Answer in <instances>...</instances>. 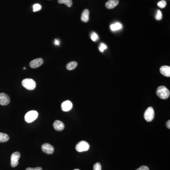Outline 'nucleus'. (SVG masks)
<instances>
[{
    "label": "nucleus",
    "instance_id": "18",
    "mask_svg": "<svg viewBox=\"0 0 170 170\" xmlns=\"http://www.w3.org/2000/svg\"><path fill=\"white\" fill-rule=\"evenodd\" d=\"M58 1L60 4H64L68 7H72V0H58Z\"/></svg>",
    "mask_w": 170,
    "mask_h": 170
},
{
    "label": "nucleus",
    "instance_id": "12",
    "mask_svg": "<svg viewBox=\"0 0 170 170\" xmlns=\"http://www.w3.org/2000/svg\"><path fill=\"white\" fill-rule=\"evenodd\" d=\"M119 0H109L105 3V7L108 9H113L119 4Z\"/></svg>",
    "mask_w": 170,
    "mask_h": 170
},
{
    "label": "nucleus",
    "instance_id": "11",
    "mask_svg": "<svg viewBox=\"0 0 170 170\" xmlns=\"http://www.w3.org/2000/svg\"><path fill=\"white\" fill-rule=\"evenodd\" d=\"M54 129L56 131H61L63 130L65 127L64 124L63 122H61L60 120H57L55 121L53 124Z\"/></svg>",
    "mask_w": 170,
    "mask_h": 170
},
{
    "label": "nucleus",
    "instance_id": "29",
    "mask_svg": "<svg viewBox=\"0 0 170 170\" xmlns=\"http://www.w3.org/2000/svg\"><path fill=\"white\" fill-rule=\"evenodd\" d=\"M74 170H79V169H74Z\"/></svg>",
    "mask_w": 170,
    "mask_h": 170
},
{
    "label": "nucleus",
    "instance_id": "8",
    "mask_svg": "<svg viewBox=\"0 0 170 170\" xmlns=\"http://www.w3.org/2000/svg\"><path fill=\"white\" fill-rule=\"evenodd\" d=\"M42 150L43 152L50 155L54 152V149L51 145L48 143H45L42 146Z\"/></svg>",
    "mask_w": 170,
    "mask_h": 170
},
{
    "label": "nucleus",
    "instance_id": "30",
    "mask_svg": "<svg viewBox=\"0 0 170 170\" xmlns=\"http://www.w3.org/2000/svg\"><path fill=\"white\" fill-rule=\"evenodd\" d=\"M23 69L26 70V68H25V67H24V68H23Z\"/></svg>",
    "mask_w": 170,
    "mask_h": 170
},
{
    "label": "nucleus",
    "instance_id": "25",
    "mask_svg": "<svg viewBox=\"0 0 170 170\" xmlns=\"http://www.w3.org/2000/svg\"><path fill=\"white\" fill-rule=\"evenodd\" d=\"M26 170H43V169L40 167H37L36 168H27Z\"/></svg>",
    "mask_w": 170,
    "mask_h": 170
},
{
    "label": "nucleus",
    "instance_id": "4",
    "mask_svg": "<svg viewBox=\"0 0 170 170\" xmlns=\"http://www.w3.org/2000/svg\"><path fill=\"white\" fill-rule=\"evenodd\" d=\"M89 145L85 141H81L76 146V149L78 152L87 151L89 149Z\"/></svg>",
    "mask_w": 170,
    "mask_h": 170
},
{
    "label": "nucleus",
    "instance_id": "24",
    "mask_svg": "<svg viewBox=\"0 0 170 170\" xmlns=\"http://www.w3.org/2000/svg\"><path fill=\"white\" fill-rule=\"evenodd\" d=\"M107 48V47L106 45L103 44V43H101L100 44V46L99 49V50H100L101 52H103L104 51V50L106 49Z\"/></svg>",
    "mask_w": 170,
    "mask_h": 170
},
{
    "label": "nucleus",
    "instance_id": "3",
    "mask_svg": "<svg viewBox=\"0 0 170 170\" xmlns=\"http://www.w3.org/2000/svg\"><path fill=\"white\" fill-rule=\"evenodd\" d=\"M39 116V113L36 111H30L26 114L25 116V120L27 123H31L33 122L37 119Z\"/></svg>",
    "mask_w": 170,
    "mask_h": 170
},
{
    "label": "nucleus",
    "instance_id": "14",
    "mask_svg": "<svg viewBox=\"0 0 170 170\" xmlns=\"http://www.w3.org/2000/svg\"><path fill=\"white\" fill-rule=\"evenodd\" d=\"M160 73L165 77H170V67L168 66H163L160 69Z\"/></svg>",
    "mask_w": 170,
    "mask_h": 170
},
{
    "label": "nucleus",
    "instance_id": "2",
    "mask_svg": "<svg viewBox=\"0 0 170 170\" xmlns=\"http://www.w3.org/2000/svg\"><path fill=\"white\" fill-rule=\"evenodd\" d=\"M22 86L29 90H33L36 87V83L31 78H25L22 81Z\"/></svg>",
    "mask_w": 170,
    "mask_h": 170
},
{
    "label": "nucleus",
    "instance_id": "15",
    "mask_svg": "<svg viewBox=\"0 0 170 170\" xmlns=\"http://www.w3.org/2000/svg\"><path fill=\"white\" fill-rule=\"evenodd\" d=\"M78 65V63L76 61H71L67 65V69L69 70H72L75 69Z\"/></svg>",
    "mask_w": 170,
    "mask_h": 170
},
{
    "label": "nucleus",
    "instance_id": "5",
    "mask_svg": "<svg viewBox=\"0 0 170 170\" xmlns=\"http://www.w3.org/2000/svg\"><path fill=\"white\" fill-rule=\"evenodd\" d=\"M144 116L146 121L148 122L152 121L155 116V112L153 108L152 107L147 108L146 111H145Z\"/></svg>",
    "mask_w": 170,
    "mask_h": 170
},
{
    "label": "nucleus",
    "instance_id": "21",
    "mask_svg": "<svg viewBox=\"0 0 170 170\" xmlns=\"http://www.w3.org/2000/svg\"><path fill=\"white\" fill-rule=\"evenodd\" d=\"M162 18V13L161 10H157V13H156V19L157 21H160Z\"/></svg>",
    "mask_w": 170,
    "mask_h": 170
},
{
    "label": "nucleus",
    "instance_id": "17",
    "mask_svg": "<svg viewBox=\"0 0 170 170\" xmlns=\"http://www.w3.org/2000/svg\"><path fill=\"white\" fill-rule=\"evenodd\" d=\"M110 28L112 31L118 30L122 28V25L119 22H117L111 24L110 26Z\"/></svg>",
    "mask_w": 170,
    "mask_h": 170
},
{
    "label": "nucleus",
    "instance_id": "19",
    "mask_svg": "<svg viewBox=\"0 0 170 170\" xmlns=\"http://www.w3.org/2000/svg\"><path fill=\"white\" fill-rule=\"evenodd\" d=\"M167 4V3L165 1V0H162L161 1H159L157 3V6H158L159 8L163 9V8H165V6Z\"/></svg>",
    "mask_w": 170,
    "mask_h": 170
},
{
    "label": "nucleus",
    "instance_id": "23",
    "mask_svg": "<svg viewBox=\"0 0 170 170\" xmlns=\"http://www.w3.org/2000/svg\"><path fill=\"white\" fill-rule=\"evenodd\" d=\"M94 170H102V167L100 162H96L94 165Z\"/></svg>",
    "mask_w": 170,
    "mask_h": 170
},
{
    "label": "nucleus",
    "instance_id": "26",
    "mask_svg": "<svg viewBox=\"0 0 170 170\" xmlns=\"http://www.w3.org/2000/svg\"><path fill=\"white\" fill-rule=\"evenodd\" d=\"M136 170H149V169L147 167V166H142Z\"/></svg>",
    "mask_w": 170,
    "mask_h": 170
},
{
    "label": "nucleus",
    "instance_id": "9",
    "mask_svg": "<svg viewBox=\"0 0 170 170\" xmlns=\"http://www.w3.org/2000/svg\"><path fill=\"white\" fill-rule=\"evenodd\" d=\"M44 61L42 58H38L32 61L30 63V67L33 69L37 68L42 65Z\"/></svg>",
    "mask_w": 170,
    "mask_h": 170
},
{
    "label": "nucleus",
    "instance_id": "22",
    "mask_svg": "<svg viewBox=\"0 0 170 170\" xmlns=\"http://www.w3.org/2000/svg\"><path fill=\"white\" fill-rule=\"evenodd\" d=\"M91 39L92 40L95 42V41H97V40L98 39V36L97 35V34L95 32H93L91 34Z\"/></svg>",
    "mask_w": 170,
    "mask_h": 170
},
{
    "label": "nucleus",
    "instance_id": "13",
    "mask_svg": "<svg viewBox=\"0 0 170 170\" xmlns=\"http://www.w3.org/2000/svg\"><path fill=\"white\" fill-rule=\"evenodd\" d=\"M89 19V12L87 9H85L82 12L81 16V20L83 22L87 23Z\"/></svg>",
    "mask_w": 170,
    "mask_h": 170
},
{
    "label": "nucleus",
    "instance_id": "28",
    "mask_svg": "<svg viewBox=\"0 0 170 170\" xmlns=\"http://www.w3.org/2000/svg\"><path fill=\"white\" fill-rule=\"evenodd\" d=\"M54 44H55V45H58L60 44V41H58V40L55 39V41H54Z\"/></svg>",
    "mask_w": 170,
    "mask_h": 170
},
{
    "label": "nucleus",
    "instance_id": "16",
    "mask_svg": "<svg viewBox=\"0 0 170 170\" xmlns=\"http://www.w3.org/2000/svg\"><path fill=\"white\" fill-rule=\"evenodd\" d=\"M9 136L5 133L0 132V143H3L8 141L9 140Z\"/></svg>",
    "mask_w": 170,
    "mask_h": 170
},
{
    "label": "nucleus",
    "instance_id": "27",
    "mask_svg": "<svg viewBox=\"0 0 170 170\" xmlns=\"http://www.w3.org/2000/svg\"><path fill=\"white\" fill-rule=\"evenodd\" d=\"M166 126H167V127L168 129H170V120H168L167 122V123H166Z\"/></svg>",
    "mask_w": 170,
    "mask_h": 170
},
{
    "label": "nucleus",
    "instance_id": "6",
    "mask_svg": "<svg viewBox=\"0 0 170 170\" xmlns=\"http://www.w3.org/2000/svg\"><path fill=\"white\" fill-rule=\"evenodd\" d=\"M21 157V153L19 152H15L11 156V166L15 167L19 164V160Z\"/></svg>",
    "mask_w": 170,
    "mask_h": 170
},
{
    "label": "nucleus",
    "instance_id": "7",
    "mask_svg": "<svg viewBox=\"0 0 170 170\" xmlns=\"http://www.w3.org/2000/svg\"><path fill=\"white\" fill-rule=\"evenodd\" d=\"M10 102V98L6 94L0 93V105L5 106L8 105Z\"/></svg>",
    "mask_w": 170,
    "mask_h": 170
},
{
    "label": "nucleus",
    "instance_id": "10",
    "mask_svg": "<svg viewBox=\"0 0 170 170\" xmlns=\"http://www.w3.org/2000/svg\"><path fill=\"white\" fill-rule=\"evenodd\" d=\"M61 109L63 111H70L73 107V105L70 101L67 100L61 104Z\"/></svg>",
    "mask_w": 170,
    "mask_h": 170
},
{
    "label": "nucleus",
    "instance_id": "1",
    "mask_svg": "<svg viewBox=\"0 0 170 170\" xmlns=\"http://www.w3.org/2000/svg\"><path fill=\"white\" fill-rule=\"evenodd\" d=\"M156 95L160 98L166 99L170 96V91L165 86H160L156 90Z\"/></svg>",
    "mask_w": 170,
    "mask_h": 170
},
{
    "label": "nucleus",
    "instance_id": "20",
    "mask_svg": "<svg viewBox=\"0 0 170 170\" xmlns=\"http://www.w3.org/2000/svg\"><path fill=\"white\" fill-rule=\"evenodd\" d=\"M33 12H36L39 11L42 9V6L40 4L36 3L33 5Z\"/></svg>",
    "mask_w": 170,
    "mask_h": 170
}]
</instances>
